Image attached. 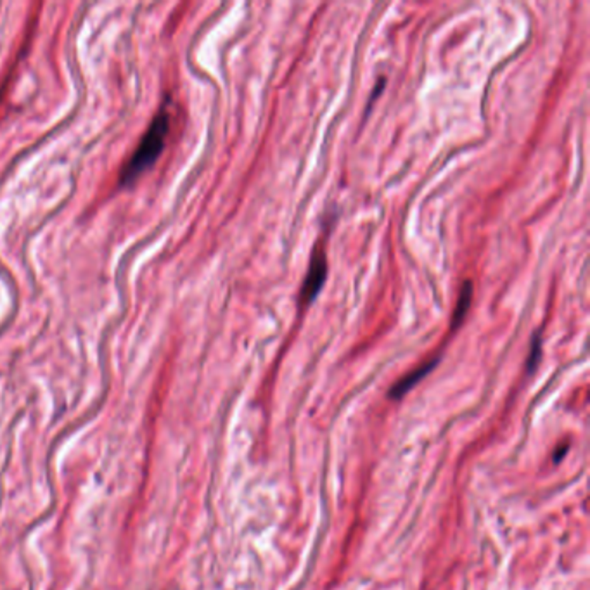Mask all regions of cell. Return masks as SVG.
Here are the masks:
<instances>
[{
  "mask_svg": "<svg viewBox=\"0 0 590 590\" xmlns=\"http://www.w3.org/2000/svg\"><path fill=\"white\" fill-rule=\"evenodd\" d=\"M170 109L163 108L156 113L153 121L149 123L144 135L139 141L137 147L121 168L120 174V184L123 186H130L137 180L141 175H144L147 170L154 166L158 158L161 156L163 149L166 146V137L170 132Z\"/></svg>",
  "mask_w": 590,
  "mask_h": 590,
  "instance_id": "obj_1",
  "label": "cell"
},
{
  "mask_svg": "<svg viewBox=\"0 0 590 590\" xmlns=\"http://www.w3.org/2000/svg\"><path fill=\"white\" fill-rule=\"evenodd\" d=\"M327 277V260L322 249H315L312 253V260H310L309 272H306L305 281L301 286V303L309 305L317 298L319 291L322 289L324 282Z\"/></svg>",
  "mask_w": 590,
  "mask_h": 590,
  "instance_id": "obj_2",
  "label": "cell"
},
{
  "mask_svg": "<svg viewBox=\"0 0 590 590\" xmlns=\"http://www.w3.org/2000/svg\"><path fill=\"white\" fill-rule=\"evenodd\" d=\"M436 364H438V359H433V360H429V362L423 364L421 367H417L416 371L409 372L405 378H401L399 383L391 388V391H390L391 399H400V396H404L405 393L411 390L412 386H416V384L419 383V381L423 379L428 372H431V369L436 366Z\"/></svg>",
  "mask_w": 590,
  "mask_h": 590,
  "instance_id": "obj_3",
  "label": "cell"
},
{
  "mask_svg": "<svg viewBox=\"0 0 590 590\" xmlns=\"http://www.w3.org/2000/svg\"><path fill=\"white\" fill-rule=\"evenodd\" d=\"M471 300H473V284H471V281H466L461 288L457 306L452 315V329H456V327L461 326L462 321H464L466 314H468V310H469Z\"/></svg>",
  "mask_w": 590,
  "mask_h": 590,
  "instance_id": "obj_4",
  "label": "cell"
}]
</instances>
